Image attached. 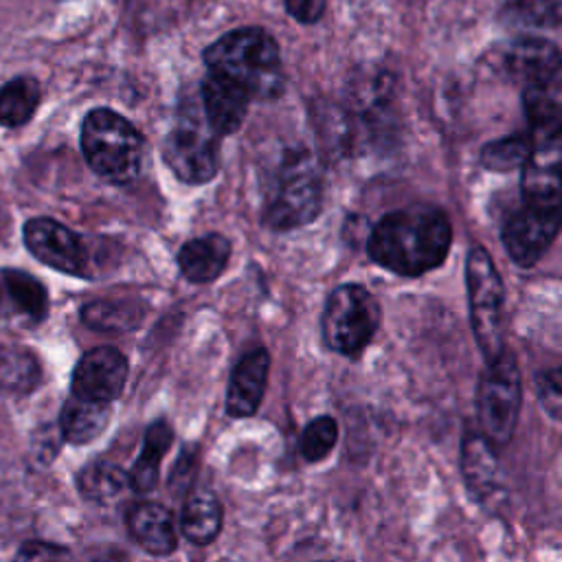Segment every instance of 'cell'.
<instances>
[{
  "mask_svg": "<svg viewBox=\"0 0 562 562\" xmlns=\"http://www.w3.org/2000/svg\"><path fill=\"white\" fill-rule=\"evenodd\" d=\"M270 356L263 347L248 351L235 364L226 389V413L231 417H250L257 413L268 382Z\"/></svg>",
  "mask_w": 562,
  "mask_h": 562,
  "instance_id": "15",
  "label": "cell"
},
{
  "mask_svg": "<svg viewBox=\"0 0 562 562\" xmlns=\"http://www.w3.org/2000/svg\"><path fill=\"white\" fill-rule=\"evenodd\" d=\"M522 406L520 369L507 349L487 362L476 386L479 435L494 448L512 441Z\"/></svg>",
  "mask_w": 562,
  "mask_h": 562,
  "instance_id": "4",
  "label": "cell"
},
{
  "mask_svg": "<svg viewBox=\"0 0 562 562\" xmlns=\"http://www.w3.org/2000/svg\"><path fill=\"white\" fill-rule=\"evenodd\" d=\"M77 487L83 498L101 505L114 503L127 490H132L127 472L121 465L103 459L92 461L79 470Z\"/></svg>",
  "mask_w": 562,
  "mask_h": 562,
  "instance_id": "23",
  "label": "cell"
},
{
  "mask_svg": "<svg viewBox=\"0 0 562 562\" xmlns=\"http://www.w3.org/2000/svg\"><path fill=\"white\" fill-rule=\"evenodd\" d=\"M165 158L173 173L191 184H202L217 173V136L200 121H182L165 140Z\"/></svg>",
  "mask_w": 562,
  "mask_h": 562,
  "instance_id": "8",
  "label": "cell"
},
{
  "mask_svg": "<svg viewBox=\"0 0 562 562\" xmlns=\"http://www.w3.org/2000/svg\"><path fill=\"white\" fill-rule=\"evenodd\" d=\"M531 151V136H505L492 140L481 151V162L492 171H512L525 165Z\"/></svg>",
  "mask_w": 562,
  "mask_h": 562,
  "instance_id": "28",
  "label": "cell"
},
{
  "mask_svg": "<svg viewBox=\"0 0 562 562\" xmlns=\"http://www.w3.org/2000/svg\"><path fill=\"white\" fill-rule=\"evenodd\" d=\"M536 395H538V402H540L542 411L553 422H560V417H562V382H560V369L558 367L538 373Z\"/></svg>",
  "mask_w": 562,
  "mask_h": 562,
  "instance_id": "30",
  "label": "cell"
},
{
  "mask_svg": "<svg viewBox=\"0 0 562 562\" xmlns=\"http://www.w3.org/2000/svg\"><path fill=\"white\" fill-rule=\"evenodd\" d=\"M325 2L327 0H285V9L294 20L303 24H312L321 20L325 11Z\"/></svg>",
  "mask_w": 562,
  "mask_h": 562,
  "instance_id": "32",
  "label": "cell"
},
{
  "mask_svg": "<svg viewBox=\"0 0 562 562\" xmlns=\"http://www.w3.org/2000/svg\"><path fill=\"white\" fill-rule=\"evenodd\" d=\"M507 68L525 86L553 79L560 77V50L547 40H518L507 53Z\"/></svg>",
  "mask_w": 562,
  "mask_h": 562,
  "instance_id": "19",
  "label": "cell"
},
{
  "mask_svg": "<svg viewBox=\"0 0 562 562\" xmlns=\"http://www.w3.org/2000/svg\"><path fill=\"white\" fill-rule=\"evenodd\" d=\"M560 228V206L525 204L503 226V246L518 266L536 263Z\"/></svg>",
  "mask_w": 562,
  "mask_h": 562,
  "instance_id": "9",
  "label": "cell"
},
{
  "mask_svg": "<svg viewBox=\"0 0 562 562\" xmlns=\"http://www.w3.org/2000/svg\"><path fill=\"white\" fill-rule=\"evenodd\" d=\"M7 226H9V215H7V211L0 206V235L4 233Z\"/></svg>",
  "mask_w": 562,
  "mask_h": 562,
  "instance_id": "34",
  "label": "cell"
},
{
  "mask_svg": "<svg viewBox=\"0 0 562 562\" xmlns=\"http://www.w3.org/2000/svg\"><path fill=\"white\" fill-rule=\"evenodd\" d=\"M40 83L33 77H15L0 88V125H24L40 105Z\"/></svg>",
  "mask_w": 562,
  "mask_h": 562,
  "instance_id": "24",
  "label": "cell"
},
{
  "mask_svg": "<svg viewBox=\"0 0 562 562\" xmlns=\"http://www.w3.org/2000/svg\"><path fill=\"white\" fill-rule=\"evenodd\" d=\"M211 72L244 86L250 97H272L281 88L277 42L257 26L235 29L204 50Z\"/></svg>",
  "mask_w": 562,
  "mask_h": 562,
  "instance_id": "2",
  "label": "cell"
},
{
  "mask_svg": "<svg viewBox=\"0 0 562 562\" xmlns=\"http://www.w3.org/2000/svg\"><path fill=\"white\" fill-rule=\"evenodd\" d=\"M231 241L220 233L187 241L178 252V266L182 274L193 283H209L222 274L228 263Z\"/></svg>",
  "mask_w": 562,
  "mask_h": 562,
  "instance_id": "17",
  "label": "cell"
},
{
  "mask_svg": "<svg viewBox=\"0 0 562 562\" xmlns=\"http://www.w3.org/2000/svg\"><path fill=\"white\" fill-rule=\"evenodd\" d=\"M13 562H75V558L61 544L31 540V542H24L20 547V551L15 553Z\"/></svg>",
  "mask_w": 562,
  "mask_h": 562,
  "instance_id": "31",
  "label": "cell"
},
{
  "mask_svg": "<svg viewBox=\"0 0 562 562\" xmlns=\"http://www.w3.org/2000/svg\"><path fill=\"white\" fill-rule=\"evenodd\" d=\"M222 522H224V509L220 498L215 496V492L211 490H191L182 512H180V531L182 536L198 544H211L220 531H222Z\"/></svg>",
  "mask_w": 562,
  "mask_h": 562,
  "instance_id": "18",
  "label": "cell"
},
{
  "mask_svg": "<svg viewBox=\"0 0 562 562\" xmlns=\"http://www.w3.org/2000/svg\"><path fill=\"white\" fill-rule=\"evenodd\" d=\"M112 408L110 404L90 402L70 395L59 413L61 437L70 443H88L97 439L110 424Z\"/></svg>",
  "mask_w": 562,
  "mask_h": 562,
  "instance_id": "21",
  "label": "cell"
},
{
  "mask_svg": "<svg viewBox=\"0 0 562 562\" xmlns=\"http://www.w3.org/2000/svg\"><path fill=\"white\" fill-rule=\"evenodd\" d=\"M452 241L448 215L430 204L386 213L369 237V257L395 274H424L437 268Z\"/></svg>",
  "mask_w": 562,
  "mask_h": 562,
  "instance_id": "1",
  "label": "cell"
},
{
  "mask_svg": "<svg viewBox=\"0 0 562 562\" xmlns=\"http://www.w3.org/2000/svg\"><path fill=\"white\" fill-rule=\"evenodd\" d=\"M560 97H562L560 77L525 86L522 108H525V116L533 130L531 136L560 132V114H562Z\"/></svg>",
  "mask_w": 562,
  "mask_h": 562,
  "instance_id": "22",
  "label": "cell"
},
{
  "mask_svg": "<svg viewBox=\"0 0 562 562\" xmlns=\"http://www.w3.org/2000/svg\"><path fill=\"white\" fill-rule=\"evenodd\" d=\"M81 149L92 171L110 182H130L140 169L143 138L138 130L114 110L97 108L83 119Z\"/></svg>",
  "mask_w": 562,
  "mask_h": 562,
  "instance_id": "3",
  "label": "cell"
},
{
  "mask_svg": "<svg viewBox=\"0 0 562 562\" xmlns=\"http://www.w3.org/2000/svg\"><path fill=\"white\" fill-rule=\"evenodd\" d=\"M250 99L252 97L244 86L224 75L209 70L202 79L204 121L215 136L233 134L244 123Z\"/></svg>",
  "mask_w": 562,
  "mask_h": 562,
  "instance_id": "14",
  "label": "cell"
},
{
  "mask_svg": "<svg viewBox=\"0 0 562 562\" xmlns=\"http://www.w3.org/2000/svg\"><path fill=\"white\" fill-rule=\"evenodd\" d=\"M143 312L125 301H92L81 310V321L97 331H125L140 323Z\"/></svg>",
  "mask_w": 562,
  "mask_h": 562,
  "instance_id": "27",
  "label": "cell"
},
{
  "mask_svg": "<svg viewBox=\"0 0 562 562\" xmlns=\"http://www.w3.org/2000/svg\"><path fill=\"white\" fill-rule=\"evenodd\" d=\"M132 538L151 555H169L178 547V533L171 512L154 501L132 503L125 514Z\"/></svg>",
  "mask_w": 562,
  "mask_h": 562,
  "instance_id": "16",
  "label": "cell"
},
{
  "mask_svg": "<svg viewBox=\"0 0 562 562\" xmlns=\"http://www.w3.org/2000/svg\"><path fill=\"white\" fill-rule=\"evenodd\" d=\"M468 281V301H470V323L479 349L485 360H494L505 349V329H503V281L487 255L485 248L474 246L468 252L465 263Z\"/></svg>",
  "mask_w": 562,
  "mask_h": 562,
  "instance_id": "7",
  "label": "cell"
},
{
  "mask_svg": "<svg viewBox=\"0 0 562 562\" xmlns=\"http://www.w3.org/2000/svg\"><path fill=\"white\" fill-rule=\"evenodd\" d=\"M338 441V424L329 415L314 417L301 432L299 452L307 463L323 461Z\"/></svg>",
  "mask_w": 562,
  "mask_h": 562,
  "instance_id": "29",
  "label": "cell"
},
{
  "mask_svg": "<svg viewBox=\"0 0 562 562\" xmlns=\"http://www.w3.org/2000/svg\"><path fill=\"white\" fill-rule=\"evenodd\" d=\"M459 465L472 498L481 505H494L505 492V476L496 448L479 432H465L461 439Z\"/></svg>",
  "mask_w": 562,
  "mask_h": 562,
  "instance_id": "13",
  "label": "cell"
},
{
  "mask_svg": "<svg viewBox=\"0 0 562 562\" xmlns=\"http://www.w3.org/2000/svg\"><path fill=\"white\" fill-rule=\"evenodd\" d=\"M547 2H551V4H555V7H558V0H547Z\"/></svg>",
  "mask_w": 562,
  "mask_h": 562,
  "instance_id": "35",
  "label": "cell"
},
{
  "mask_svg": "<svg viewBox=\"0 0 562 562\" xmlns=\"http://www.w3.org/2000/svg\"><path fill=\"white\" fill-rule=\"evenodd\" d=\"M380 325V305L375 296L358 285H338L323 312V338L325 345L342 356H358L373 338Z\"/></svg>",
  "mask_w": 562,
  "mask_h": 562,
  "instance_id": "6",
  "label": "cell"
},
{
  "mask_svg": "<svg viewBox=\"0 0 562 562\" xmlns=\"http://www.w3.org/2000/svg\"><path fill=\"white\" fill-rule=\"evenodd\" d=\"M323 202L321 169L310 151H290L277 173L263 222L274 231H288L312 222Z\"/></svg>",
  "mask_w": 562,
  "mask_h": 562,
  "instance_id": "5",
  "label": "cell"
},
{
  "mask_svg": "<svg viewBox=\"0 0 562 562\" xmlns=\"http://www.w3.org/2000/svg\"><path fill=\"white\" fill-rule=\"evenodd\" d=\"M24 244L37 261L59 272L81 274L86 270V250L81 239L50 217L29 220L24 224Z\"/></svg>",
  "mask_w": 562,
  "mask_h": 562,
  "instance_id": "12",
  "label": "cell"
},
{
  "mask_svg": "<svg viewBox=\"0 0 562 562\" xmlns=\"http://www.w3.org/2000/svg\"><path fill=\"white\" fill-rule=\"evenodd\" d=\"M171 443H173V428L165 419H154L145 430L140 454L134 461L132 470L127 472L130 487L136 494L154 492V487L158 485L160 461L171 448Z\"/></svg>",
  "mask_w": 562,
  "mask_h": 562,
  "instance_id": "20",
  "label": "cell"
},
{
  "mask_svg": "<svg viewBox=\"0 0 562 562\" xmlns=\"http://www.w3.org/2000/svg\"><path fill=\"white\" fill-rule=\"evenodd\" d=\"M127 382V360L114 347L86 351L72 371V395L90 402H114Z\"/></svg>",
  "mask_w": 562,
  "mask_h": 562,
  "instance_id": "10",
  "label": "cell"
},
{
  "mask_svg": "<svg viewBox=\"0 0 562 562\" xmlns=\"http://www.w3.org/2000/svg\"><path fill=\"white\" fill-rule=\"evenodd\" d=\"M42 369L37 358L22 347H0V389L29 393L40 384Z\"/></svg>",
  "mask_w": 562,
  "mask_h": 562,
  "instance_id": "25",
  "label": "cell"
},
{
  "mask_svg": "<svg viewBox=\"0 0 562 562\" xmlns=\"http://www.w3.org/2000/svg\"><path fill=\"white\" fill-rule=\"evenodd\" d=\"M2 281L11 301L33 321H42L48 312V294L46 288L29 272L18 268L2 270Z\"/></svg>",
  "mask_w": 562,
  "mask_h": 562,
  "instance_id": "26",
  "label": "cell"
},
{
  "mask_svg": "<svg viewBox=\"0 0 562 562\" xmlns=\"http://www.w3.org/2000/svg\"><path fill=\"white\" fill-rule=\"evenodd\" d=\"M193 463H195V454H191V452H187V450H182L180 452V459H178V463L173 465V470H171V481H169V485L173 487H187L189 483H191V474H193Z\"/></svg>",
  "mask_w": 562,
  "mask_h": 562,
  "instance_id": "33",
  "label": "cell"
},
{
  "mask_svg": "<svg viewBox=\"0 0 562 562\" xmlns=\"http://www.w3.org/2000/svg\"><path fill=\"white\" fill-rule=\"evenodd\" d=\"M562 143L560 132L531 136V151L522 165L525 204L560 206L562 200Z\"/></svg>",
  "mask_w": 562,
  "mask_h": 562,
  "instance_id": "11",
  "label": "cell"
}]
</instances>
